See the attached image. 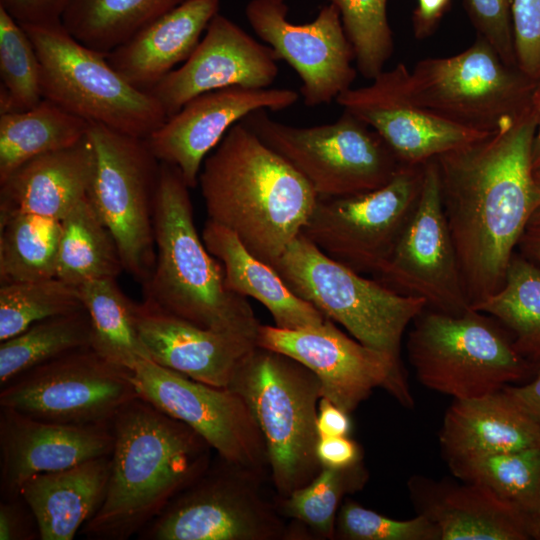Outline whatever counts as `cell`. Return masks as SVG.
Masks as SVG:
<instances>
[{"label": "cell", "instance_id": "6da1fadb", "mask_svg": "<svg viewBox=\"0 0 540 540\" xmlns=\"http://www.w3.org/2000/svg\"><path fill=\"white\" fill-rule=\"evenodd\" d=\"M532 104L497 132L435 158L443 213L471 308L498 291L539 204Z\"/></svg>", "mask_w": 540, "mask_h": 540}, {"label": "cell", "instance_id": "7a4b0ae2", "mask_svg": "<svg viewBox=\"0 0 540 540\" xmlns=\"http://www.w3.org/2000/svg\"><path fill=\"white\" fill-rule=\"evenodd\" d=\"M112 431L106 494L79 532L90 540L137 536L211 464L199 434L140 396L117 412Z\"/></svg>", "mask_w": 540, "mask_h": 540}, {"label": "cell", "instance_id": "3957f363", "mask_svg": "<svg viewBox=\"0 0 540 540\" xmlns=\"http://www.w3.org/2000/svg\"><path fill=\"white\" fill-rule=\"evenodd\" d=\"M198 183L208 219L269 265L302 233L318 200L312 186L242 120L206 157Z\"/></svg>", "mask_w": 540, "mask_h": 540}, {"label": "cell", "instance_id": "277c9868", "mask_svg": "<svg viewBox=\"0 0 540 540\" xmlns=\"http://www.w3.org/2000/svg\"><path fill=\"white\" fill-rule=\"evenodd\" d=\"M189 189L176 167L160 162L154 206L156 257L142 285L145 301L203 328L257 343L261 324L247 297L226 287L221 262L196 230Z\"/></svg>", "mask_w": 540, "mask_h": 540}, {"label": "cell", "instance_id": "5b68a950", "mask_svg": "<svg viewBox=\"0 0 540 540\" xmlns=\"http://www.w3.org/2000/svg\"><path fill=\"white\" fill-rule=\"evenodd\" d=\"M228 388L245 400L258 425L277 490L287 497L308 484L320 465L317 376L293 358L257 345Z\"/></svg>", "mask_w": 540, "mask_h": 540}, {"label": "cell", "instance_id": "8992f818", "mask_svg": "<svg viewBox=\"0 0 540 540\" xmlns=\"http://www.w3.org/2000/svg\"><path fill=\"white\" fill-rule=\"evenodd\" d=\"M411 326L406 348L418 380L454 399L491 394L533 374L534 362L485 313L470 309L451 315L425 308Z\"/></svg>", "mask_w": 540, "mask_h": 540}, {"label": "cell", "instance_id": "52a82bcc", "mask_svg": "<svg viewBox=\"0 0 540 540\" xmlns=\"http://www.w3.org/2000/svg\"><path fill=\"white\" fill-rule=\"evenodd\" d=\"M271 266L295 295L353 338L398 359L406 329L426 308L423 300L401 295L332 259L302 233Z\"/></svg>", "mask_w": 540, "mask_h": 540}, {"label": "cell", "instance_id": "ba28073f", "mask_svg": "<svg viewBox=\"0 0 540 540\" xmlns=\"http://www.w3.org/2000/svg\"><path fill=\"white\" fill-rule=\"evenodd\" d=\"M23 28L40 62L43 98L88 122L142 139L167 120L149 92L132 86L106 55L77 41L62 23Z\"/></svg>", "mask_w": 540, "mask_h": 540}, {"label": "cell", "instance_id": "9c48e42d", "mask_svg": "<svg viewBox=\"0 0 540 540\" xmlns=\"http://www.w3.org/2000/svg\"><path fill=\"white\" fill-rule=\"evenodd\" d=\"M242 121L285 159L318 197L369 192L388 183L401 164L368 125L343 111L334 122L291 126L271 118L266 109Z\"/></svg>", "mask_w": 540, "mask_h": 540}, {"label": "cell", "instance_id": "30bf717a", "mask_svg": "<svg viewBox=\"0 0 540 540\" xmlns=\"http://www.w3.org/2000/svg\"><path fill=\"white\" fill-rule=\"evenodd\" d=\"M88 198L118 247L124 271L142 285L156 257L154 206L160 162L142 138L89 123Z\"/></svg>", "mask_w": 540, "mask_h": 540}, {"label": "cell", "instance_id": "8fae6325", "mask_svg": "<svg viewBox=\"0 0 540 540\" xmlns=\"http://www.w3.org/2000/svg\"><path fill=\"white\" fill-rule=\"evenodd\" d=\"M538 81L503 61L483 38L459 54L426 58L407 74L413 99L463 127L493 134L533 101Z\"/></svg>", "mask_w": 540, "mask_h": 540}, {"label": "cell", "instance_id": "7c38bea8", "mask_svg": "<svg viewBox=\"0 0 540 540\" xmlns=\"http://www.w3.org/2000/svg\"><path fill=\"white\" fill-rule=\"evenodd\" d=\"M424 165H401L384 186L342 197H318L302 234L322 252L374 276L392 253L422 189Z\"/></svg>", "mask_w": 540, "mask_h": 540}, {"label": "cell", "instance_id": "4fadbf2b", "mask_svg": "<svg viewBox=\"0 0 540 540\" xmlns=\"http://www.w3.org/2000/svg\"><path fill=\"white\" fill-rule=\"evenodd\" d=\"M132 371L77 349L15 377L0 390V407L36 419L72 425L111 423L138 397Z\"/></svg>", "mask_w": 540, "mask_h": 540}, {"label": "cell", "instance_id": "5bb4252c", "mask_svg": "<svg viewBox=\"0 0 540 540\" xmlns=\"http://www.w3.org/2000/svg\"><path fill=\"white\" fill-rule=\"evenodd\" d=\"M257 345L298 361L320 381L322 397L347 413L376 388L406 408L414 406L401 359L351 338L326 320L300 329L260 325Z\"/></svg>", "mask_w": 540, "mask_h": 540}, {"label": "cell", "instance_id": "9a60e30c", "mask_svg": "<svg viewBox=\"0 0 540 540\" xmlns=\"http://www.w3.org/2000/svg\"><path fill=\"white\" fill-rule=\"evenodd\" d=\"M219 457V456H218ZM221 457L138 534L139 540H265L276 538L281 523L244 482V472Z\"/></svg>", "mask_w": 540, "mask_h": 540}, {"label": "cell", "instance_id": "2e32d148", "mask_svg": "<svg viewBox=\"0 0 540 540\" xmlns=\"http://www.w3.org/2000/svg\"><path fill=\"white\" fill-rule=\"evenodd\" d=\"M373 277L401 295L423 300L426 308L435 311L460 315L471 309L442 209L435 159L424 164L417 205Z\"/></svg>", "mask_w": 540, "mask_h": 540}, {"label": "cell", "instance_id": "e0dca14e", "mask_svg": "<svg viewBox=\"0 0 540 540\" xmlns=\"http://www.w3.org/2000/svg\"><path fill=\"white\" fill-rule=\"evenodd\" d=\"M139 396L199 434L225 461L254 471L267 461L262 434L245 400L158 365L139 361L132 370Z\"/></svg>", "mask_w": 540, "mask_h": 540}, {"label": "cell", "instance_id": "ac0fdd59", "mask_svg": "<svg viewBox=\"0 0 540 540\" xmlns=\"http://www.w3.org/2000/svg\"><path fill=\"white\" fill-rule=\"evenodd\" d=\"M285 0H251L245 15L255 34L298 74L309 107L330 103L356 77L353 47L337 7L330 3L309 23L294 24Z\"/></svg>", "mask_w": 540, "mask_h": 540}, {"label": "cell", "instance_id": "d6986e66", "mask_svg": "<svg viewBox=\"0 0 540 540\" xmlns=\"http://www.w3.org/2000/svg\"><path fill=\"white\" fill-rule=\"evenodd\" d=\"M408 71L398 63L371 84L349 88L336 98L344 111L382 138L401 165H424L491 135L458 125L416 102L408 90Z\"/></svg>", "mask_w": 540, "mask_h": 540}, {"label": "cell", "instance_id": "ffe728a7", "mask_svg": "<svg viewBox=\"0 0 540 540\" xmlns=\"http://www.w3.org/2000/svg\"><path fill=\"white\" fill-rule=\"evenodd\" d=\"M298 98L296 91L284 88L233 86L209 91L188 101L144 140L159 162L176 167L194 188L204 160L233 125L260 109L284 110Z\"/></svg>", "mask_w": 540, "mask_h": 540}, {"label": "cell", "instance_id": "44dd1931", "mask_svg": "<svg viewBox=\"0 0 540 540\" xmlns=\"http://www.w3.org/2000/svg\"><path fill=\"white\" fill-rule=\"evenodd\" d=\"M278 58L227 17L216 14L190 57L148 92L167 117L203 93L233 87L269 88Z\"/></svg>", "mask_w": 540, "mask_h": 540}, {"label": "cell", "instance_id": "7402d4cb", "mask_svg": "<svg viewBox=\"0 0 540 540\" xmlns=\"http://www.w3.org/2000/svg\"><path fill=\"white\" fill-rule=\"evenodd\" d=\"M112 422L72 425L0 407L1 498L18 497L33 475L70 468L111 454Z\"/></svg>", "mask_w": 540, "mask_h": 540}, {"label": "cell", "instance_id": "603a6c76", "mask_svg": "<svg viewBox=\"0 0 540 540\" xmlns=\"http://www.w3.org/2000/svg\"><path fill=\"white\" fill-rule=\"evenodd\" d=\"M139 336L150 360L196 381L228 388L257 343L203 328L144 301L136 303Z\"/></svg>", "mask_w": 540, "mask_h": 540}, {"label": "cell", "instance_id": "cb8c5ba5", "mask_svg": "<svg viewBox=\"0 0 540 540\" xmlns=\"http://www.w3.org/2000/svg\"><path fill=\"white\" fill-rule=\"evenodd\" d=\"M408 489L418 514L438 526L441 540L530 539L523 516L481 485L413 476Z\"/></svg>", "mask_w": 540, "mask_h": 540}, {"label": "cell", "instance_id": "d4e9b609", "mask_svg": "<svg viewBox=\"0 0 540 540\" xmlns=\"http://www.w3.org/2000/svg\"><path fill=\"white\" fill-rule=\"evenodd\" d=\"M219 0H186L106 54L109 64L132 86L148 92L193 53Z\"/></svg>", "mask_w": 540, "mask_h": 540}, {"label": "cell", "instance_id": "484cf974", "mask_svg": "<svg viewBox=\"0 0 540 540\" xmlns=\"http://www.w3.org/2000/svg\"><path fill=\"white\" fill-rule=\"evenodd\" d=\"M93 153L86 137L35 157L0 182V218L28 213L61 220L88 196Z\"/></svg>", "mask_w": 540, "mask_h": 540}, {"label": "cell", "instance_id": "4316f807", "mask_svg": "<svg viewBox=\"0 0 540 540\" xmlns=\"http://www.w3.org/2000/svg\"><path fill=\"white\" fill-rule=\"evenodd\" d=\"M447 462L540 447V428L502 391L454 399L440 431Z\"/></svg>", "mask_w": 540, "mask_h": 540}, {"label": "cell", "instance_id": "83f0119b", "mask_svg": "<svg viewBox=\"0 0 540 540\" xmlns=\"http://www.w3.org/2000/svg\"><path fill=\"white\" fill-rule=\"evenodd\" d=\"M110 455L28 478L19 495L33 511L41 540H72L100 508Z\"/></svg>", "mask_w": 540, "mask_h": 540}, {"label": "cell", "instance_id": "f1b7e54d", "mask_svg": "<svg viewBox=\"0 0 540 540\" xmlns=\"http://www.w3.org/2000/svg\"><path fill=\"white\" fill-rule=\"evenodd\" d=\"M202 239L207 250L221 262L226 287L263 304L276 327L300 329L326 320L317 308L295 295L278 272L254 256L231 230L208 219Z\"/></svg>", "mask_w": 540, "mask_h": 540}, {"label": "cell", "instance_id": "f546056e", "mask_svg": "<svg viewBox=\"0 0 540 540\" xmlns=\"http://www.w3.org/2000/svg\"><path fill=\"white\" fill-rule=\"evenodd\" d=\"M89 123L45 98L31 109L0 114V182L35 157L76 145Z\"/></svg>", "mask_w": 540, "mask_h": 540}, {"label": "cell", "instance_id": "4dcf8cb0", "mask_svg": "<svg viewBox=\"0 0 540 540\" xmlns=\"http://www.w3.org/2000/svg\"><path fill=\"white\" fill-rule=\"evenodd\" d=\"M56 277L79 287L124 271L116 242L88 196L61 220Z\"/></svg>", "mask_w": 540, "mask_h": 540}, {"label": "cell", "instance_id": "1f68e13d", "mask_svg": "<svg viewBox=\"0 0 540 540\" xmlns=\"http://www.w3.org/2000/svg\"><path fill=\"white\" fill-rule=\"evenodd\" d=\"M91 324L90 347L102 358L133 370L150 360L137 329L136 303L120 289L116 279H99L78 287Z\"/></svg>", "mask_w": 540, "mask_h": 540}, {"label": "cell", "instance_id": "d6a6232c", "mask_svg": "<svg viewBox=\"0 0 540 540\" xmlns=\"http://www.w3.org/2000/svg\"><path fill=\"white\" fill-rule=\"evenodd\" d=\"M186 0H70L61 23L104 55Z\"/></svg>", "mask_w": 540, "mask_h": 540}, {"label": "cell", "instance_id": "836d02e7", "mask_svg": "<svg viewBox=\"0 0 540 540\" xmlns=\"http://www.w3.org/2000/svg\"><path fill=\"white\" fill-rule=\"evenodd\" d=\"M471 309L496 319L524 357L540 360V265L516 250L501 288Z\"/></svg>", "mask_w": 540, "mask_h": 540}, {"label": "cell", "instance_id": "e575fe53", "mask_svg": "<svg viewBox=\"0 0 540 540\" xmlns=\"http://www.w3.org/2000/svg\"><path fill=\"white\" fill-rule=\"evenodd\" d=\"M59 220L28 213L0 218L1 284L56 277Z\"/></svg>", "mask_w": 540, "mask_h": 540}, {"label": "cell", "instance_id": "d590c367", "mask_svg": "<svg viewBox=\"0 0 540 540\" xmlns=\"http://www.w3.org/2000/svg\"><path fill=\"white\" fill-rule=\"evenodd\" d=\"M453 475L490 490L524 520L540 510V447L449 462Z\"/></svg>", "mask_w": 540, "mask_h": 540}, {"label": "cell", "instance_id": "8d00e7d4", "mask_svg": "<svg viewBox=\"0 0 540 540\" xmlns=\"http://www.w3.org/2000/svg\"><path fill=\"white\" fill-rule=\"evenodd\" d=\"M84 309L38 321L0 344V387L20 374L68 352L90 347Z\"/></svg>", "mask_w": 540, "mask_h": 540}, {"label": "cell", "instance_id": "74e56055", "mask_svg": "<svg viewBox=\"0 0 540 540\" xmlns=\"http://www.w3.org/2000/svg\"><path fill=\"white\" fill-rule=\"evenodd\" d=\"M82 309L78 287L57 277L1 284L0 342L38 321Z\"/></svg>", "mask_w": 540, "mask_h": 540}, {"label": "cell", "instance_id": "f35d334b", "mask_svg": "<svg viewBox=\"0 0 540 540\" xmlns=\"http://www.w3.org/2000/svg\"><path fill=\"white\" fill-rule=\"evenodd\" d=\"M0 114L31 109L44 98L40 62L31 39L0 6Z\"/></svg>", "mask_w": 540, "mask_h": 540}, {"label": "cell", "instance_id": "ab89813d", "mask_svg": "<svg viewBox=\"0 0 540 540\" xmlns=\"http://www.w3.org/2000/svg\"><path fill=\"white\" fill-rule=\"evenodd\" d=\"M366 481L367 471L361 462L345 468L322 467L308 484L285 497L284 511L320 535L330 537L341 499L361 489Z\"/></svg>", "mask_w": 540, "mask_h": 540}, {"label": "cell", "instance_id": "60d3db41", "mask_svg": "<svg viewBox=\"0 0 540 540\" xmlns=\"http://www.w3.org/2000/svg\"><path fill=\"white\" fill-rule=\"evenodd\" d=\"M341 16L353 47L357 70L375 78L393 53V35L386 13L387 0H331Z\"/></svg>", "mask_w": 540, "mask_h": 540}, {"label": "cell", "instance_id": "b9f144b4", "mask_svg": "<svg viewBox=\"0 0 540 540\" xmlns=\"http://www.w3.org/2000/svg\"><path fill=\"white\" fill-rule=\"evenodd\" d=\"M336 525L339 536L348 540H441L438 526L425 515L396 520L352 500L340 508Z\"/></svg>", "mask_w": 540, "mask_h": 540}, {"label": "cell", "instance_id": "7bdbcfd3", "mask_svg": "<svg viewBox=\"0 0 540 540\" xmlns=\"http://www.w3.org/2000/svg\"><path fill=\"white\" fill-rule=\"evenodd\" d=\"M512 1L464 0V5L478 36L487 41L505 63L517 67Z\"/></svg>", "mask_w": 540, "mask_h": 540}, {"label": "cell", "instance_id": "ee69618b", "mask_svg": "<svg viewBox=\"0 0 540 540\" xmlns=\"http://www.w3.org/2000/svg\"><path fill=\"white\" fill-rule=\"evenodd\" d=\"M512 23L517 67L540 81V0H513Z\"/></svg>", "mask_w": 540, "mask_h": 540}, {"label": "cell", "instance_id": "f6af8a7d", "mask_svg": "<svg viewBox=\"0 0 540 540\" xmlns=\"http://www.w3.org/2000/svg\"><path fill=\"white\" fill-rule=\"evenodd\" d=\"M41 540L36 517L19 495L1 498L0 540Z\"/></svg>", "mask_w": 540, "mask_h": 540}, {"label": "cell", "instance_id": "bcb514c9", "mask_svg": "<svg viewBox=\"0 0 540 540\" xmlns=\"http://www.w3.org/2000/svg\"><path fill=\"white\" fill-rule=\"evenodd\" d=\"M69 1L0 0V6L22 26L51 25L61 23Z\"/></svg>", "mask_w": 540, "mask_h": 540}, {"label": "cell", "instance_id": "7dc6e473", "mask_svg": "<svg viewBox=\"0 0 540 540\" xmlns=\"http://www.w3.org/2000/svg\"><path fill=\"white\" fill-rule=\"evenodd\" d=\"M316 456L322 467L345 468L360 462L361 450L347 436L321 437Z\"/></svg>", "mask_w": 540, "mask_h": 540}, {"label": "cell", "instance_id": "c3c4849f", "mask_svg": "<svg viewBox=\"0 0 540 540\" xmlns=\"http://www.w3.org/2000/svg\"><path fill=\"white\" fill-rule=\"evenodd\" d=\"M502 391L540 428V360L534 362L533 374L523 385H506Z\"/></svg>", "mask_w": 540, "mask_h": 540}, {"label": "cell", "instance_id": "681fc988", "mask_svg": "<svg viewBox=\"0 0 540 540\" xmlns=\"http://www.w3.org/2000/svg\"><path fill=\"white\" fill-rule=\"evenodd\" d=\"M351 430L349 413L340 409L330 400L322 397L319 401L317 431L319 438L348 436Z\"/></svg>", "mask_w": 540, "mask_h": 540}, {"label": "cell", "instance_id": "f907efd6", "mask_svg": "<svg viewBox=\"0 0 540 540\" xmlns=\"http://www.w3.org/2000/svg\"><path fill=\"white\" fill-rule=\"evenodd\" d=\"M450 0H418L413 16L414 34L417 38L429 36L447 9Z\"/></svg>", "mask_w": 540, "mask_h": 540}, {"label": "cell", "instance_id": "816d5d0a", "mask_svg": "<svg viewBox=\"0 0 540 540\" xmlns=\"http://www.w3.org/2000/svg\"><path fill=\"white\" fill-rule=\"evenodd\" d=\"M516 250L540 265V220L530 221L523 232Z\"/></svg>", "mask_w": 540, "mask_h": 540}, {"label": "cell", "instance_id": "f5cc1de1", "mask_svg": "<svg viewBox=\"0 0 540 540\" xmlns=\"http://www.w3.org/2000/svg\"><path fill=\"white\" fill-rule=\"evenodd\" d=\"M533 105L536 113V129L532 146V165L535 171L540 169V81L533 95Z\"/></svg>", "mask_w": 540, "mask_h": 540}, {"label": "cell", "instance_id": "db71d44e", "mask_svg": "<svg viewBox=\"0 0 540 540\" xmlns=\"http://www.w3.org/2000/svg\"><path fill=\"white\" fill-rule=\"evenodd\" d=\"M530 539L540 540V510L525 520Z\"/></svg>", "mask_w": 540, "mask_h": 540}, {"label": "cell", "instance_id": "11a10c76", "mask_svg": "<svg viewBox=\"0 0 540 540\" xmlns=\"http://www.w3.org/2000/svg\"><path fill=\"white\" fill-rule=\"evenodd\" d=\"M534 179H535V183H536L538 194H539V204L530 221H539L540 220V169L534 171Z\"/></svg>", "mask_w": 540, "mask_h": 540}]
</instances>
